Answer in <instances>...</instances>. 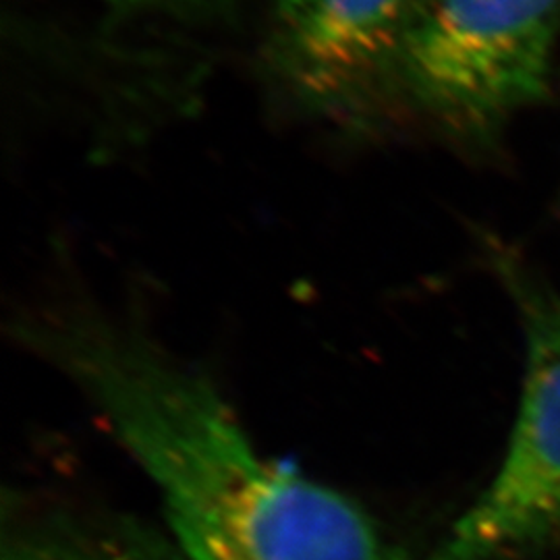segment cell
<instances>
[{
    "instance_id": "3",
    "label": "cell",
    "mask_w": 560,
    "mask_h": 560,
    "mask_svg": "<svg viewBox=\"0 0 560 560\" xmlns=\"http://www.w3.org/2000/svg\"><path fill=\"white\" fill-rule=\"evenodd\" d=\"M527 368L501 467L423 560H521L560 536V300L515 282Z\"/></svg>"
},
{
    "instance_id": "4",
    "label": "cell",
    "mask_w": 560,
    "mask_h": 560,
    "mask_svg": "<svg viewBox=\"0 0 560 560\" xmlns=\"http://www.w3.org/2000/svg\"><path fill=\"white\" fill-rule=\"evenodd\" d=\"M418 0H279L275 44L312 96H340L393 69Z\"/></svg>"
},
{
    "instance_id": "5",
    "label": "cell",
    "mask_w": 560,
    "mask_h": 560,
    "mask_svg": "<svg viewBox=\"0 0 560 560\" xmlns=\"http://www.w3.org/2000/svg\"><path fill=\"white\" fill-rule=\"evenodd\" d=\"M0 560H189L171 536L101 504L4 492Z\"/></svg>"
},
{
    "instance_id": "1",
    "label": "cell",
    "mask_w": 560,
    "mask_h": 560,
    "mask_svg": "<svg viewBox=\"0 0 560 560\" xmlns=\"http://www.w3.org/2000/svg\"><path fill=\"white\" fill-rule=\"evenodd\" d=\"M15 337L75 386L161 494L189 560H409L360 502L266 459L221 388L133 318L67 300Z\"/></svg>"
},
{
    "instance_id": "2",
    "label": "cell",
    "mask_w": 560,
    "mask_h": 560,
    "mask_svg": "<svg viewBox=\"0 0 560 560\" xmlns=\"http://www.w3.org/2000/svg\"><path fill=\"white\" fill-rule=\"evenodd\" d=\"M560 0H418L395 69L416 101L483 127L548 90Z\"/></svg>"
},
{
    "instance_id": "6",
    "label": "cell",
    "mask_w": 560,
    "mask_h": 560,
    "mask_svg": "<svg viewBox=\"0 0 560 560\" xmlns=\"http://www.w3.org/2000/svg\"><path fill=\"white\" fill-rule=\"evenodd\" d=\"M117 2H154V0H117Z\"/></svg>"
}]
</instances>
